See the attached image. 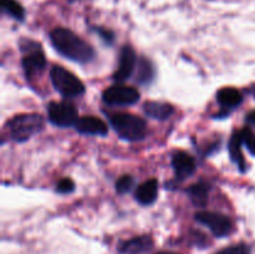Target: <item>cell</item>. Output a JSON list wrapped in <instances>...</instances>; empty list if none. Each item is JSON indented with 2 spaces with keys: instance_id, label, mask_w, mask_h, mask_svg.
<instances>
[{
  "instance_id": "cell-23",
  "label": "cell",
  "mask_w": 255,
  "mask_h": 254,
  "mask_svg": "<svg viewBox=\"0 0 255 254\" xmlns=\"http://www.w3.org/2000/svg\"><path fill=\"white\" fill-rule=\"evenodd\" d=\"M57 192L60 193H70L75 189V183L72 179L70 178H64L57 183Z\"/></svg>"
},
{
  "instance_id": "cell-13",
  "label": "cell",
  "mask_w": 255,
  "mask_h": 254,
  "mask_svg": "<svg viewBox=\"0 0 255 254\" xmlns=\"http://www.w3.org/2000/svg\"><path fill=\"white\" fill-rule=\"evenodd\" d=\"M157 194H158V182L156 179H148L137 188L136 199L141 204L148 206L156 201Z\"/></svg>"
},
{
  "instance_id": "cell-6",
  "label": "cell",
  "mask_w": 255,
  "mask_h": 254,
  "mask_svg": "<svg viewBox=\"0 0 255 254\" xmlns=\"http://www.w3.org/2000/svg\"><path fill=\"white\" fill-rule=\"evenodd\" d=\"M102 100L110 106H129L139 100V92L136 87L116 85L105 90Z\"/></svg>"
},
{
  "instance_id": "cell-5",
  "label": "cell",
  "mask_w": 255,
  "mask_h": 254,
  "mask_svg": "<svg viewBox=\"0 0 255 254\" xmlns=\"http://www.w3.org/2000/svg\"><path fill=\"white\" fill-rule=\"evenodd\" d=\"M196 221L208 227L212 233L218 238L227 237L233 231V223L231 218L218 212H199L196 214Z\"/></svg>"
},
{
  "instance_id": "cell-21",
  "label": "cell",
  "mask_w": 255,
  "mask_h": 254,
  "mask_svg": "<svg viewBox=\"0 0 255 254\" xmlns=\"http://www.w3.org/2000/svg\"><path fill=\"white\" fill-rule=\"evenodd\" d=\"M241 133L242 138H243V143L248 147V149L252 153L255 154V134L252 132L251 128H248V127L242 129Z\"/></svg>"
},
{
  "instance_id": "cell-11",
  "label": "cell",
  "mask_w": 255,
  "mask_h": 254,
  "mask_svg": "<svg viewBox=\"0 0 255 254\" xmlns=\"http://www.w3.org/2000/svg\"><path fill=\"white\" fill-rule=\"evenodd\" d=\"M76 129L85 134H97V136H106L109 127L102 120L95 116H84L77 120L75 125Z\"/></svg>"
},
{
  "instance_id": "cell-8",
  "label": "cell",
  "mask_w": 255,
  "mask_h": 254,
  "mask_svg": "<svg viewBox=\"0 0 255 254\" xmlns=\"http://www.w3.org/2000/svg\"><path fill=\"white\" fill-rule=\"evenodd\" d=\"M136 67V54L131 46H125L120 54V64L117 71L114 74L116 82H124L131 77Z\"/></svg>"
},
{
  "instance_id": "cell-4",
  "label": "cell",
  "mask_w": 255,
  "mask_h": 254,
  "mask_svg": "<svg viewBox=\"0 0 255 254\" xmlns=\"http://www.w3.org/2000/svg\"><path fill=\"white\" fill-rule=\"evenodd\" d=\"M51 82L57 92L67 99H74L84 95L85 85L81 80L62 66H54L50 72Z\"/></svg>"
},
{
  "instance_id": "cell-1",
  "label": "cell",
  "mask_w": 255,
  "mask_h": 254,
  "mask_svg": "<svg viewBox=\"0 0 255 254\" xmlns=\"http://www.w3.org/2000/svg\"><path fill=\"white\" fill-rule=\"evenodd\" d=\"M52 45L55 49L67 59L72 61L89 62L95 56V51L85 40L77 36L71 30L65 29V27H57L54 29L50 34Z\"/></svg>"
},
{
  "instance_id": "cell-10",
  "label": "cell",
  "mask_w": 255,
  "mask_h": 254,
  "mask_svg": "<svg viewBox=\"0 0 255 254\" xmlns=\"http://www.w3.org/2000/svg\"><path fill=\"white\" fill-rule=\"evenodd\" d=\"M172 166H173L176 177L181 181L186 179L196 171V162H194L193 157L183 151H178L173 154Z\"/></svg>"
},
{
  "instance_id": "cell-20",
  "label": "cell",
  "mask_w": 255,
  "mask_h": 254,
  "mask_svg": "<svg viewBox=\"0 0 255 254\" xmlns=\"http://www.w3.org/2000/svg\"><path fill=\"white\" fill-rule=\"evenodd\" d=\"M216 254H251V248L244 243L236 244V246L227 247V248L217 252Z\"/></svg>"
},
{
  "instance_id": "cell-16",
  "label": "cell",
  "mask_w": 255,
  "mask_h": 254,
  "mask_svg": "<svg viewBox=\"0 0 255 254\" xmlns=\"http://www.w3.org/2000/svg\"><path fill=\"white\" fill-rule=\"evenodd\" d=\"M242 144H243V138H242L241 131H238L232 136L231 142H229V153H231L232 159L238 164L241 171H244L246 161H244L243 153H242Z\"/></svg>"
},
{
  "instance_id": "cell-26",
  "label": "cell",
  "mask_w": 255,
  "mask_h": 254,
  "mask_svg": "<svg viewBox=\"0 0 255 254\" xmlns=\"http://www.w3.org/2000/svg\"><path fill=\"white\" fill-rule=\"evenodd\" d=\"M158 254H174V253H171V252H161V253Z\"/></svg>"
},
{
  "instance_id": "cell-15",
  "label": "cell",
  "mask_w": 255,
  "mask_h": 254,
  "mask_svg": "<svg viewBox=\"0 0 255 254\" xmlns=\"http://www.w3.org/2000/svg\"><path fill=\"white\" fill-rule=\"evenodd\" d=\"M217 99H218L219 104L226 109H234L243 101L241 92L233 87H224V89L219 90L217 94Z\"/></svg>"
},
{
  "instance_id": "cell-22",
  "label": "cell",
  "mask_w": 255,
  "mask_h": 254,
  "mask_svg": "<svg viewBox=\"0 0 255 254\" xmlns=\"http://www.w3.org/2000/svg\"><path fill=\"white\" fill-rule=\"evenodd\" d=\"M133 187V178L131 176H122L116 182V189L119 193H127Z\"/></svg>"
},
{
  "instance_id": "cell-14",
  "label": "cell",
  "mask_w": 255,
  "mask_h": 254,
  "mask_svg": "<svg viewBox=\"0 0 255 254\" xmlns=\"http://www.w3.org/2000/svg\"><path fill=\"white\" fill-rule=\"evenodd\" d=\"M144 114L154 120H167L173 114V106L166 102L149 101L143 106Z\"/></svg>"
},
{
  "instance_id": "cell-17",
  "label": "cell",
  "mask_w": 255,
  "mask_h": 254,
  "mask_svg": "<svg viewBox=\"0 0 255 254\" xmlns=\"http://www.w3.org/2000/svg\"><path fill=\"white\" fill-rule=\"evenodd\" d=\"M208 192L209 186L204 183V182H198L196 184H192L188 189V194L191 197L192 202L198 207L206 206L207 201H208Z\"/></svg>"
},
{
  "instance_id": "cell-12",
  "label": "cell",
  "mask_w": 255,
  "mask_h": 254,
  "mask_svg": "<svg viewBox=\"0 0 255 254\" xmlns=\"http://www.w3.org/2000/svg\"><path fill=\"white\" fill-rule=\"evenodd\" d=\"M152 247H153V241L151 237L141 236L120 243L119 251L122 254H141L148 252Z\"/></svg>"
},
{
  "instance_id": "cell-24",
  "label": "cell",
  "mask_w": 255,
  "mask_h": 254,
  "mask_svg": "<svg viewBox=\"0 0 255 254\" xmlns=\"http://www.w3.org/2000/svg\"><path fill=\"white\" fill-rule=\"evenodd\" d=\"M99 34L101 35L102 39L106 40L107 42H112V40H114V35H112L111 31H106V30L99 29Z\"/></svg>"
},
{
  "instance_id": "cell-25",
  "label": "cell",
  "mask_w": 255,
  "mask_h": 254,
  "mask_svg": "<svg viewBox=\"0 0 255 254\" xmlns=\"http://www.w3.org/2000/svg\"><path fill=\"white\" fill-rule=\"evenodd\" d=\"M247 121H248L251 125H254L255 126V111H252L251 114H248V116H247Z\"/></svg>"
},
{
  "instance_id": "cell-7",
  "label": "cell",
  "mask_w": 255,
  "mask_h": 254,
  "mask_svg": "<svg viewBox=\"0 0 255 254\" xmlns=\"http://www.w3.org/2000/svg\"><path fill=\"white\" fill-rule=\"evenodd\" d=\"M47 115L51 124L62 128L74 126L79 120L76 107L67 102H51L47 107Z\"/></svg>"
},
{
  "instance_id": "cell-2",
  "label": "cell",
  "mask_w": 255,
  "mask_h": 254,
  "mask_svg": "<svg viewBox=\"0 0 255 254\" xmlns=\"http://www.w3.org/2000/svg\"><path fill=\"white\" fill-rule=\"evenodd\" d=\"M112 128L116 131L121 138L127 141H139L143 139L147 132L146 121L136 115L121 112V114H115L110 117Z\"/></svg>"
},
{
  "instance_id": "cell-9",
  "label": "cell",
  "mask_w": 255,
  "mask_h": 254,
  "mask_svg": "<svg viewBox=\"0 0 255 254\" xmlns=\"http://www.w3.org/2000/svg\"><path fill=\"white\" fill-rule=\"evenodd\" d=\"M21 65L27 79H32L36 75H39L40 72H42V70L46 66V59H45V55L42 52L41 46L37 45L36 47H34L22 59Z\"/></svg>"
},
{
  "instance_id": "cell-19",
  "label": "cell",
  "mask_w": 255,
  "mask_h": 254,
  "mask_svg": "<svg viewBox=\"0 0 255 254\" xmlns=\"http://www.w3.org/2000/svg\"><path fill=\"white\" fill-rule=\"evenodd\" d=\"M152 66L147 60H142L141 65H139V71H138V81L142 84L151 81L152 80Z\"/></svg>"
},
{
  "instance_id": "cell-18",
  "label": "cell",
  "mask_w": 255,
  "mask_h": 254,
  "mask_svg": "<svg viewBox=\"0 0 255 254\" xmlns=\"http://www.w3.org/2000/svg\"><path fill=\"white\" fill-rule=\"evenodd\" d=\"M0 4H1L2 10L6 11L9 15H11L12 17H15L16 20L24 19L25 16L24 7H22L16 0H1Z\"/></svg>"
},
{
  "instance_id": "cell-3",
  "label": "cell",
  "mask_w": 255,
  "mask_h": 254,
  "mask_svg": "<svg viewBox=\"0 0 255 254\" xmlns=\"http://www.w3.org/2000/svg\"><path fill=\"white\" fill-rule=\"evenodd\" d=\"M42 126L44 120L41 115L21 114L9 120L5 127L14 141L24 142L41 131Z\"/></svg>"
}]
</instances>
